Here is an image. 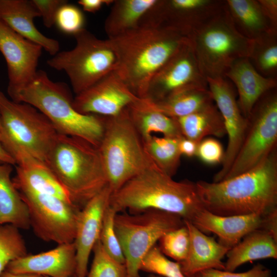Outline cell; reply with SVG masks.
<instances>
[{"mask_svg":"<svg viewBox=\"0 0 277 277\" xmlns=\"http://www.w3.org/2000/svg\"><path fill=\"white\" fill-rule=\"evenodd\" d=\"M204 208L221 216L267 214L277 210V152L251 169L218 182L195 183Z\"/></svg>","mask_w":277,"mask_h":277,"instance_id":"1","label":"cell"},{"mask_svg":"<svg viewBox=\"0 0 277 277\" xmlns=\"http://www.w3.org/2000/svg\"><path fill=\"white\" fill-rule=\"evenodd\" d=\"M109 205L118 213L163 211L191 222L204 208L195 183L177 182L153 162L111 193Z\"/></svg>","mask_w":277,"mask_h":277,"instance_id":"2","label":"cell"},{"mask_svg":"<svg viewBox=\"0 0 277 277\" xmlns=\"http://www.w3.org/2000/svg\"><path fill=\"white\" fill-rule=\"evenodd\" d=\"M110 40L118 57L115 71L137 97H146L156 73L188 42L174 31L138 27Z\"/></svg>","mask_w":277,"mask_h":277,"instance_id":"3","label":"cell"},{"mask_svg":"<svg viewBox=\"0 0 277 277\" xmlns=\"http://www.w3.org/2000/svg\"><path fill=\"white\" fill-rule=\"evenodd\" d=\"M10 99L28 104L43 113L59 133L76 136L98 147L102 138L105 117L77 111L68 86L50 80L39 70L28 83L7 92Z\"/></svg>","mask_w":277,"mask_h":277,"instance_id":"4","label":"cell"},{"mask_svg":"<svg viewBox=\"0 0 277 277\" xmlns=\"http://www.w3.org/2000/svg\"><path fill=\"white\" fill-rule=\"evenodd\" d=\"M46 164L81 209L108 185L97 147L81 138L58 133Z\"/></svg>","mask_w":277,"mask_h":277,"instance_id":"5","label":"cell"},{"mask_svg":"<svg viewBox=\"0 0 277 277\" xmlns=\"http://www.w3.org/2000/svg\"><path fill=\"white\" fill-rule=\"evenodd\" d=\"M188 38L206 80L225 77L234 62L249 57L253 45V40L244 37L235 28L226 3L220 11Z\"/></svg>","mask_w":277,"mask_h":277,"instance_id":"6","label":"cell"},{"mask_svg":"<svg viewBox=\"0 0 277 277\" xmlns=\"http://www.w3.org/2000/svg\"><path fill=\"white\" fill-rule=\"evenodd\" d=\"M97 148L112 193L153 162L127 108L116 116L105 117L104 131Z\"/></svg>","mask_w":277,"mask_h":277,"instance_id":"7","label":"cell"},{"mask_svg":"<svg viewBox=\"0 0 277 277\" xmlns=\"http://www.w3.org/2000/svg\"><path fill=\"white\" fill-rule=\"evenodd\" d=\"M74 36L76 44L72 49L59 51L47 63L66 73L76 95L116 71L118 61L109 39L98 38L85 28Z\"/></svg>","mask_w":277,"mask_h":277,"instance_id":"8","label":"cell"},{"mask_svg":"<svg viewBox=\"0 0 277 277\" xmlns=\"http://www.w3.org/2000/svg\"><path fill=\"white\" fill-rule=\"evenodd\" d=\"M114 229L125 258L127 277H142L141 262L165 233L185 225L179 215L154 209L117 213Z\"/></svg>","mask_w":277,"mask_h":277,"instance_id":"9","label":"cell"},{"mask_svg":"<svg viewBox=\"0 0 277 277\" xmlns=\"http://www.w3.org/2000/svg\"><path fill=\"white\" fill-rule=\"evenodd\" d=\"M0 144L11 143L46 164L59 133L52 123L33 106L17 103L0 91Z\"/></svg>","mask_w":277,"mask_h":277,"instance_id":"10","label":"cell"},{"mask_svg":"<svg viewBox=\"0 0 277 277\" xmlns=\"http://www.w3.org/2000/svg\"><path fill=\"white\" fill-rule=\"evenodd\" d=\"M276 143L277 93L274 89L264 94L253 108L244 141L222 181L255 167L276 149Z\"/></svg>","mask_w":277,"mask_h":277,"instance_id":"11","label":"cell"},{"mask_svg":"<svg viewBox=\"0 0 277 277\" xmlns=\"http://www.w3.org/2000/svg\"><path fill=\"white\" fill-rule=\"evenodd\" d=\"M18 191L28 207L30 228L38 238L57 245L74 242L80 208L53 196Z\"/></svg>","mask_w":277,"mask_h":277,"instance_id":"12","label":"cell"},{"mask_svg":"<svg viewBox=\"0 0 277 277\" xmlns=\"http://www.w3.org/2000/svg\"><path fill=\"white\" fill-rule=\"evenodd\" d=\"M225 3L220 0H156L138 27L167 29L188 37L220 11Z\"/></svg>","mask_w":277,"mask_h":277,"instance_id":"13","label":"cell"},{"mask_svg":"<svg viewBox=\"0 0 277 277\" xmlns=\"http://www.w3.org/2000/svg\"><path fill=\"white\" fill-rule=\"evenodd\" d=\"M213 102L223 120L228 144L222 163V167L213 177V182L222 181L238 153L244 141L248 119L239 107L233 85L226 77L206 79Z\"/></svg>","mask_w":277,"mask_h":277,"instance_id":"14","label":"cell"},{"mask_svg":"<svg viewBox=\"0 0 277 277\" xmlns=\"http://www.w3.org/2000/svg\"><path fill=\"white\" fill-rule=\"evenodd\" d=\"M139 98L115 71L76 94L72 105L82 114L111 117Z\"/></svg>","mask_w":277,"mask_h":277,"instance_id":"15","label":"cell"},{"mask_svg":"<svg viewBox=\"0 0 277 277\" xmlns=\"http://www.w3.org/2000/svg\"><path fill=\"white\" fill-rule=\"evenodd\" d=\"M195 85H208L189 40L153 77L145 98L158 101L179 90Z\"/></svg>","mask_w":277,"mask_h":277,"instance_id":"16","label":"cell"},{"mask_svg":"<svg viewBox=\"0 0 277 277\" xmlns=\"http://www.w3.org/2000/svg\"><path fill=\"white\" fill-rule=\"evenodd\" d=\"M42 49L0 19V52L7 66V92L24 86L34 78Z\"/></svg>","mask_w":277,"mask_h":277,"instance_id":"17","label":"cell"},{"mask_svg":"<svg viewBox=\"0 0 277 277\" xmlns=\"http://www.w3.org/2000/svg\"><path fill=\"white\" fill-rule=\"evenodd\" d=\"M112 191L107 185L81 209L74 240L76 251L75 276L86 277L91 252L99 240L103 217Z\"/></svg>","mask_w":277,"mask_h":277,"instance_id":"18","label":"cell"},{"mask_svg":"<svg viewBox=\"0 0 277 277\" xmlns=\"http://www.w3.org/2000/svg\"><path fill=\"white\" fill-rule=\"evenodd\" d=\"M268 214L221 216L203 208L191 222L202 232L216 235L218 242L230 249L250 232L264 229Z\"/></svg>","mask_w":277,"mask_h":277,"instance_id":"19","label":"cell"},{"mask_svg":"<svg viewBox=\"0 0 277 277\" xmlns=\"http://www.w3.org/2000/svg\"><path fill=\"white\" fill-rule=\"evenodd\" d=\"M76 251L74 242L57 245L49 251L27 254L11 262L5 270L48 277H71L75 275Z\"/></svg>","mask_w":277,"mask_h":277,"instance_id":"20","label":"cell"},{"mask_svg":"<svg viewBox=\"0 0 277 277\" xmlns=\"http://www.w3.org/2000/svg\"><path fill=\"white\" fill-rule=\"evenodd\" d=\"M14 160L17 165L16 175L12 180L18 191L47 194L75 205L68 191L46 164L24 150L16 154Z\"/></svg>","mask_w":277,"mask_h":277,"instance_id":"21","label":"cell"},{"mask_svg":"<svg viewBox=\"0 0 277 277\" xmlns=\"http://www.w3.org/2000/svg\"><path fill=\"white\" fill-rule=\"evenodd\" d=\"M225 77L235 85L239 95V107L247 119L259 99L277 86V79L263 76L248 57L240 58L234 62L226 73Z\"/></svg>","mask_w":277,"mask_h":277,"instance_id":"22","label":"cell"},{"mask_svg":"<svg viewBox=\"0 0 277 277\" xmlns=\"http://www.w3.org/2000/svg\"><path fill=\"white\" fill-rule=\"evenodd\" d=\"M41 17L32 0H0V19L16 33L38 45L52 56L59 52V42L42 33L34 19Z\"/></svg>","mask_w":277,"mask_h":277,"instance_id":"23","label":"cell"},{"mask_svg":"<svg viewBox=\"0 0 277 277\" xmlns=\"http://www.w3.org/2000/svg\"><path fill=\"white\" fill-rule=\"evenodd\" d=\"M190 235V247L186 258L180 262L185 275L194 277L210 269L225 270L222 260L230 250L197 228L191 222L184 221Z\"/></svg>","mask_w":277,"mask_h":277,"instance_id":"24","label":"cell"},{"mask_svg":"<svg viewBox=\"0 0 277 277\" xmlns=\"http://www.w3.org/2000/svg\"><path fill=\"white\" fill-rule=\"evenodd\" d=\"M225 270L233 272L248 262L277 258V237L269 232L259 229L245 236L227 253Z\"/></svg>","mask_w":277,"mask_h":277,"instance_id":"25","label":"cell"},{"mask_svg":"<svg viewBox=\"0 0 277 277\" xmlns=\"http://www.w3.org/2000/svg\"><path fill=\"white\" fill-rule=\"evenodd\" d=\"M127 110L143 142L153 135V133H160L168 137H183L176 120L154 109L146 98H140L130 105Z\"/></svg>","mask_w":277,"mask_h":277,"instance_id":"26","label":"cell"},{"mask_svg":"<svg viewBox=\"0 0 277 277\" xmlns=\"http://www.w3.org/2000/svg\"><path fill=\"white\" fill-rule=\"evenodd\" d=\"M12 170L11 165L0 163V225L27 230L30 228L28 209L11 179Z\"/></svg>","mask_w":277,"mask_h":277,"instance_id":"27","label":"cell"},{"mask_svg":"<svg viewBox=\"0 0 277 277\" xmlns=\"http://www.w3.org/2000/svg\"><path fill=\"white\" fill-rule=\"evenodd\" d=\"M226 4L235 28L244 37L254 40L268 33H277L258 0H226Z\"/></svg>","mask_w":277,"mask_h":277,"instance_id":"28","label":"cell"},{"mask_svg":"<svg viewBox=\"0 0 277 277\" xmlns=\"http://www.w3.org/2000/svg\"><path fill=\"white\" fill-rule=\"evenodd\" d=\"M147 99L154 109L173 118L187 115L214 103L208 85L187 87L156 102Z\"/></svg>","mask_w":277,"mask_h":277,"instance_id":"29","label":"cell"},{"mask_svg":"<svg viewBox=\"0 0 277 277\" xmlns=\"http://www.w3.org/2000/svg\"><path fill=\"white\" fill-rule=\"evenodd\" d=\"M175 119L182 136L199 143L208 136L222 137L226 134L223 118L214 103Z\"/></svg>","mask_w":277,"mask_h":277,"instance_id":"30","label":"cell"},{"mask_svg":"<svg viewBox=\"0 0 277 277\" xmlns=\"http://www.w3.org/2000/svg\"><path fill=\"white\" fill-rule=\"evenodd\" d=\"M156 0H116L104 24L108 38H113L138 28L139 23Z\"/></svg>","mask_w":277,"mask_h":277,"instance_id":"31","label":"cell"},{"mask_svg":"<svg viewBox=\"0 0 277 277\" xmlns=\"http://www.w3.org/2000/svg\"><path fill=\"white\" fill-rule=\"evenodd\" d=\"M181 138L152 135L143 142L146 152L153 162L171 177L175 174L180 164L182 155L179 143Z\"/></svg>","mask_w":277,"mask_h":277,"instance_id":"32","label":"cell"},{"mask_svg":"<svg viewBox=\"0 0 277 277\" xmlns=\"http://www.w3.org/2000/svg\"><path fill=\"white\" fill-rule=\"evenodd\" d=\"M250 62L259 73L266 77H277V33H267L253 40Z\"/></svg>","mask_w":277,"mask_h":277,"instance_id":"33","label":"cell"},{"mask_svg":"<svg viewBox=\"0 0 277 277\" xmlns=\"http://www.w3.org/2000/svg\"><path fill=\"white\" fill-rule=\"evenodd\" d=\"M27 254L19 229L11 224L0 225V274L11 262Z\"/></svg>","mask_w":277,"mask_h":277,"instance_id":"34","label":"cell"},{"mask_svg":"<svg viewBox=\"0 0 277 277\" xmlns=\"http://www.w3.org/2000/svg\"><path fill=\"white\" fill-rule=\"evenodd\" d=\"M140 270L162 277H188L183 273L180 263L168 259L156 244L142 260Z\"/></svg>","mask_w":277,"mask_h":277,"instance_id":"35","label":"cell"},{"mask_svg":"<svg viewBox=\"0 0 277 277\" xmlns=\"http://www.w3.org/2000/svg\"><path fill=\"white\" fill-rule=\"evenodd\" d=\"M159 242V247L165 255L179 263L186 258L190 240L189 231L185 225L165 233Z\"/></svg>","mask_w":277,"mask_h":277,"instance_id":"36","label":"cell"},{"mask_svg":"<svg viewBox=\"0 0 277 277\" xmlns=\"http://www.w3.org/2000/svg\"><path fill=\"white\" fill-rule=\"evenodd\" d=\"M92 251L93 259L86 277H127L125 264L119 263L110 256L99 240Z\"/></svg>","mask_w":277,"mask_h":277,"instance_id":"37","label":"cell"},{"mask_svg":"<svg viewBox=\"0 0 277 277\" xmlns=\"http://www.w3.org/2000/svg\"><path fill=\"white\" fill-rule=\"evenodd\" d=\"M117 213L108 204L104 212L99 240L110 256L125 264L124 255L114 229V217Z\"/></svg>","mask_w":277,"mask_h":277,"instance_id":"38","label":"cell"},{"mask_svg":"<svg viewBox=\"0 0 277 277\" xmlns=\"http://www.w3.org/2000/svg\"><path fill=\"white\" fill-rule=\"evenodd\" d=\"M55 24L63 32L74 35L85 28V17L79 8L67 3L58 9Z\"/></svg>","mask_w":277,"mask_h":277,"instance_id":"39","label":"cell"},{"mask_svg":"<svg viewBox=\"0 0 277 277\" xmlns=\"http://www.w3.org/2000/svg\"><path fill=\"white\" fill-rule=\"evenodd\" d=\"M224 151L221 143L213 138H206L199 144L196 156L203 162L214 165L222 163Z\"/></svg>","mask_w":277,"mask_h":277,"instance_id":"40","label":"cell"},{"mask_svg":"<svg viewBox=\"0 0 277 277\" xmlns=\"http://www.w3.org/2000/svg\"><path fill=\"white\" fill-rule=\"evenodd\" d=\"M195 277H271V271L263 265L258 264L244 272L210 269L200 272Z\"/></svg>","mask_w":277,"mask_h":277,"instance_id":"41","label":"cell"},{"mask_svg":"<svg viewBox=\"0 0 277 277\" xmlns=\"http://www.w3.org/2000/svg\"><path fill=\"white\" fill-rule=\"evenodd\" d=\"M37 9L43 23L47 28L55 24L57 12L60 8L68 3L66 0H32Z\"/></svg>","mask_w":277,"mask_h":277,"instance_id":"42","label":"cell"},{"mask_svg":"<svg viewBox=\"0 0 277 277\" xmlns=\"http://www.w3.org/2000/svg\"><path fill=\"white\" fill-rule=\"evenodd\" d=\"M272 28L277 31V1L258 0Z\"/></svg>","mask_w":277,"mask_h":277,"instance_id":"43","label":"cell"},{"mask_svg":"<svg viewBox=\"0 0 277 277\" xmlns=\"http://www.w3.org/2000/svg\"><path fill=\"white\" fill-rule=\"evenodd\" d=\"M199 143L196 142L182 137L179 143V148L181 155L188 157H192L196 155Z\"/></svg>","mask_w":277,"mask_h":277,"instance_id":"44","label":"cell"},{"mask_svg":"<svg viewBox=\"0 0 277 277\" xmlns=\"http://www.w3.org/2000/svg\"><path fill=\"white\" fill-rule=\"evenodd\" d=\"M113 2V0H80L77 3L84 11L95 13L103 6L112 5Z\"/></svg>","mask_w":277,"mask_h":277,"instance_id":"45","label":"cell"},{"mask_svg":"<svg viewBox=\"0 0 277 277\" xmlns=\"http://www.w3.org/2000/svg\"><path fill=\"white\" fill-rule=\"evenodd\" d=\"M0 163L9 164L11 165H16L15 162L10 154L0 144Z\"/></svg>","mask_w":277,"mask_h":277,"instance_id":"46","label":"cell"},{"mask_svg":"<svg viewBox=\"0 0 277 277\" xmlns=\"http://www.w3.org/2000/svg\"><path fill=\"white\" fill-rule=\"evenodd\" d=\"M0 277H48L36 274L28 273H13L6 270L3 271L0 274Z\"/></svg>","mask_w":277,"mask_h":277,"instance_id":"47","label":"cell"},{"mask_svg":"<svg viewBox=\"0 0 277 277\" xmlns=\"http://www.w3.org/2000/svg\"><path fill=\"white\" fill-rule=\"evenodd\" d=\"M148 277H162V276H160V275H155V274H151L149 275L148 276Z\"/></svg>","mask_w":277,"mask_h":277,"instance_id":"48","label":"cell"},{"mask_svg":"<svg viewBox=\"0 0 277 277\" xmlns=\"http://www.w3.org/2000/svg\"><path fill=\"white\" fill-rule=\"evenodd\" d=\"M1 121H0V133H1Z\"/></svg>","mask_w":277,"mask_h":277,"instance_id":"49","label":"cell"},{"mask_svg":"<svg viewBox=\"0 0 277 277\" xmlns=\"http://www.w3.org/2000/svg\"><path fill=\"white\" fill-rule=\"evenodd\" d=\"M71 277H76V276H75V275H73V276H72Z\"/></svg>","mask_w":277,"mask_h":277,"instance_id":"50","label":"cell"}]
</instances>
